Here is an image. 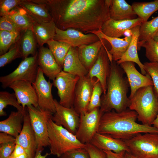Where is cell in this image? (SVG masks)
I'll list each match as a JSON object with an SVG mask.
<instances>
[{
	"instance_id": "cell-1",
	"label": "cell",
	"mask_w": 158,
	"mask_h": 158,
	"mask_svg": "<svg viewBox=\"0 0 158 158\" xmlns=\"http://www.w3.org/2000/svg\"><path fill=\"white\" fill-rule=\"evenodd\" d=\"M48 8L56 27L85 34L101 30L110 19L111 0H39Z\"/></svg>"
},
{
	"instance_id": "cell-2",
	"label": "cell",
	"mask_w": 158,
	"mask_h": 158,
	"mask_svg": "<svg viewBox=\"0 0 158 158\" xmlns=\"http://www.w3.org/2000/svg\"><path fill=\"white\" fill-rule=\"evenodd\" d=\"M137 119L136 112L129 109L119 112L114 110L105 112L101 117L98 133L123 140L139 133H158V129L138 123Z\"/></svg>"
},
{
	"instance_id": "cell-3",
	"label": "cell",
	"mask_w": 158,
	"mask_h": 158,
	"mask_svg": "<svg viewBox=\"0 0 158 158\" xmlns=\"http://www.w3.org/2000/svg\"><path fill=\"white\" fill-rule=\"evenodd\" d=\"M123 70L116 62H111V70L107 79V90L101 97L99 108L101 114L114 110L121 112L128 107L127 96L129 86L127 78L123 77Z\"/></svg>"
},
{
	"instance_id": "cell-4",
	"label": "cell",
	"mask_w": 158,
	"mask_h": 158,
	"mask_svg": "<svg viewBox=\"0 0 158 158\" xmlns=\"http://www.w3.org/2000/svg\"><path fill=\"white\" fill-rule=\"evenodd\" d=\"M128 108L136 112L137 119L142 124L151 126L158 113V98L155 94L153 86L138 90L129 99Z\"/></svg>"
},
{
	"instance_id": "cell-5",
	"label": "cell",
	"mask_w": 158,
	"mask_h": 158,
	"mask_svg": "<svg viewBox=\"0 0 158 158\" xmlns=\"http://www.w3.org/2000/svg\"><path fill=\"white\" fill-rule=\"evenodd\" d=\"M48 127L50 154L59 158L71 150L85 148V144L80 142L75 134L56 124L51 118L48 121Z\"/></svg>"
},
{
	"instance_id": "cell-6",
	"label": "cell",
	"mask_w": 158,
	"mask_h": 158,
	"mask_svg": "<svg viewBox=\"0 0 158 158\" xmlns=\"http://www.w3.org/2000/svg\"><path fill=\"white\" fill-rule=\"evenodd\" d=\"M124 141L135 158H158V133H139Z\"/></svg>"
},
{
	"instance_id": "cell-7",
	"label": "cell",
	"mask_w": 158,
	"mask_h": 158,
	"mask_svg": "<svg viewBox=\"0 0 158 158\" xmlns=\"http://www.w3.org/2000/svg\"><path fill=\"white\" fill-rule=\"evenodd\" d=\"M27 107L35 137L37 150H43L44 147L49 146L48 123L53 113L32 105Z\"/></svg>"
},
{
	"instance_id": "cell-8",
	"label": "cell",
	"mask_w": 158,
	"mask_h": 158,
	"mask_svg": "<svg viewBox=\"0 0 158 158\" xmlns=\"http://www.w3.org/2000/svg\"><path fill=\"white\" fill-rule=\"evenodd\" d=\"M37 56V52L34 56L24 59L13 71L1 76L0 82L2 88L5 89L9 87L12 83L17 80L25 81L31 83L34 82L38 73Z\"/></svg>"
},
{
	"instance_id": "cell-9",
	"label": "cell",
	"mask_w": 158,
	"mask_h": 158,
	"mask_svg": "<svg viewBox=\"0 0 158 158\" xmlns=\"http://www.w3.org/2000/svg\"><path fill=\"white\" fill-rule=\"evenodd\" d=\"M80 78L62 71L53 80L57 90L60 104L65 107H73L75 88Z\"/></svg>"
},
{
	"instance_id": "cell-10",
	"label": "cell",
	"mask_w": 158,
	"mask_h": 158,
	"mask_svg": "<svg viewBox=\"0 0 158 158\" xmlns=\"http://www.w3.org/2000/svg\"><path fill=\"white\" fill-rule=\"evenodd\" d=\"M101 114L99 108L90 112H82L80 114L79 125L75 135L82 143H90L95 134L98 132Z\"/></svg>"
},
{
	"instance_id": "cell-11",
	"label": "cell",
	"mask_w": 158,
	"mask_h": 158,
	"mask_svg": "<svg viewBox=\"0 0 158 158\" xmlns=\"http://www.w3.org/2000/svg\"><path fill=\"white\" fill-rule=\"evenodd\" d=\"M44 73L38 67L36 79L32 83L38 99V107L53 114L56 111L54 99L51 92L53 83L45 79Z\"/></svg>"
},
{
	"instance_id": "cell-12",
	"label": "cell",
	"mask_w": 158,
	"mask_h": 158,
	"mask_svg": "<svg viewBox=\"0 0 158 158\" xmlns=\"http://www.w3.org/2000/svg\"><path fill=\"white\" fill-rule=\"evenodd\" d=\"M56 111L51 119L56 125L61 126L72 133L75 135L80 121V114L73 107L67 108L61 104L54 99Z\"/></svg>"
},
{
	"instance_id": "cell-13",
	"label": "cell",
	"mask_w": 158,
	"mask_h": 158,
	"mask_svg": "<svg viewBox=\"0 0 158 158\" xmlns=\"http://www.w3.org/2000/svg\"><path fill=\"white\" fill-rule=\"evenodd\" d=\"M54 39L67 43L73 47H78L83 45L90 44L100 40L93 33L85 34L73 28L63 30L56 27Z\"/></svg>"
},
{
	"instance_id": "cell-14",
	"label": "cell",
	"mask_w": 158,
	"mask_h": 158,
	"mask_svg": "<svg viewBox=\"0 0 158 158\" xmlns=\"http://www.w3.org/2000/svg\"><path fill=\"white\" fill-rule=\"evenodd\" d=\"M108 51L106 46L103 45L95 63L87 75L91 78L95 77L99 80L102 88L103 95L105 94L107 91V80L111 70V62Z\"/></svg>"
},
{
	"instance_id": "cell-15",
	"label": "cell",
	"mask_w": 158,
	"mask_h": 158,
	"mask_svg": "<svg viewBox=\"0 0 158 158\" xmlns=\"http://www.w3.org/2000/svg\"><path fill=\"white\" fill-rule=\"evenodd\" d=\"M87 75L80 78L77 83L73 107L79 114L87 111L96 80Z\"/></svg>"
},
{
	"instance_id": "cell-16",
	"label": "cell",
	"mask_w": 158,
	"mask_h": 158,
	"mask_svg": "<svg viewBox=\"0 0 158 158\" xmlns=\"http://www.w3.org/2000/svg\"><path fill=\"white\" fill-rule=\"evenodd\" d=\"M119 65L126 73L130 87L129 99L132 98L140 88L150 86H153V83L150 76L147 74L144 75L140 73L135 67L134 63L125 62Z\"/></svg>"
},
{
	"instance_id": "cell-17",
	"label": "cell",
	"mask_w": 158,
	"mask_h": 158,
	"mask_svg": "<svg viewBox=\"0 0 158 158\" xmlns=\"http://www.w3.org/2000/svg\"><path fill=\"white\" fill-rule=\"evenodd\" d=\"M16 138V144L20 145L24 148L28 158H34L36 153L37 147L27 107H25L24 109L22 130Z\"/></svg>"
},
{
	"instance_id": "cell-18",
	"label": "cell",
	"mask_w": 158,
	"mask_h": 158,
	"mask_svg": "<svg viewBox=\"0 0 158 158\" xmlns=\"http://www.w3.org/2000/svg\"><path fill=\"white\" fill-rule=\"evenodd\" d=\"M13 89L18 103L24 109L29 105L38 107V99L32 83L23 80H17L9 86Z\"/></svg>"
},
{
	"instance_id": "cell-19",
	"label": "cell",
	"mask_w": 158,
	"mask_h": 158,
	"mask_svg": "<svg viewBox=\"0 0 158 158\" xmlns=\"http://www.w3.org/2000/svg\"><path fill=\"white\" fill-rule=\"evenodd\" d=\"M141 18L132 20H115L111 19L106 22L101 28L102 32L110 37L119 38L127 30L140 25L143 23Z\"/></svg>"
},
{
	"instance_id": "cell-20",
	"label": "cell",
	"mask_w": 158,
	"mask_h": 158,
	"mask_svg": "<svg viewBox=\"0 0 158 158\" xmlns=\"http://www.w3.org/2000/svg\"><path fill=\"white\" fill-rule=\"evenodd\" d=\"M37 63L44 74L53 80L62 71L49 48L43 46L38 53Z\"/></svg>"
},
{
	"instance_id": "cell-21",
	"label": "cell",
	"mask_w": 158,
	"mask_h": 158,
	"mask_svg": "<svg viewBox=\"0 0 158 158\" xmlns=\"http://www.w3.org/2000/svg\"><path fill=\"white\" fill-rule=\"evenodd\" d=\"M89 33L95 34L100 39L105 40L110 44L111 48L108 50V54L111 62L112 61L116 62L120 59L127 50L132 38V35L123 38L109 37L105 35L101 30Z\"/></svg>"
},
{
	"instance_id": "cell-22",
	"label": "cell",
	"mask_w": 158,
	"mask_h": 158,
	"mask_svg": "<svg viewBox=\"0 0 158 158\" xmlns=\"http://www.w3.org/2000/svg\"><path fill=\"white\" fill-rule=\"evenodd\" d=\"M90 143L103 151H110L117 153L123 151L130 152L123 140L98 132L95 134Z\"/></svg>"
},
{
	"instance_id": "cell-23",
	"label": "cell",
	"mask_w": 158,
	"mask_h": 158,
	"mask_svg": "<svg viewBox=\"0 0 158 158\" xmlns=\"http://www.w3.org/2000/svg\"><path fill=\"white\" fill-rule=\"evenodd\" d=\"M18 6L25 10L33 22L42 23L53 20L47 7L38 0H22Z\"/></svg>"
},
{
	"instance_id": "cell-24",
	"label": "cell",
	"mask_w": 158,
	"mask_h": 158,
	"mask_svg": "<svg viewBox=\"0 0 158 158\" xmlns=\"http://www.w3.org/2000/svg\"><path fill=\"white\" fill-rule=\"evenodd\" d=\"M63 69L64 72L80 78L87 75L89 72L79 58L78 47L70 48L64 58Z\"/></svg>"
},
{
	"instance_id": "cell-25",
	"label": "cell",
	"mask_w": 158,
	"mask_h": 158,
	"mask_svg": "<svg viewBox=\"0 0 158 158\" xmlns=\"http://www.w3.org/2000/svg\"><path fill=\"white\" fill-rule=\"evenodd\" d=\"M140 25L135 26L130 29L132 33V38L129 46L124 54L116 62L118 65L127 61L135 63L140 68L142 74L146 75L147 74L144 70L143 64L140 61L137 51Z\"/></svg>"
},
{
	"instance_id": "cell-26",
	"label": "cell",
	"mask_w": 158,
	"mask_h": 158,
	"mask_svg": "<svg viewBox=\"0 0 158 158\" xmlns=\"http://www.w3.org/2000/svg\"><path fill=\"white\" fill-rule=\"evenodd\" d=\"M103 39L78 48L79 56L82 63L89 71L95 63L102 47L104 45Z\"/></svg>"
},
{
	"instance_id": "cell-27",
	"label": "cell",
	"mask_w": 158,
	"mask_h": 158,
	"mask_svg": "<svg viewBox=\"0 0 158 158\" xmlns=\"http://www.w3.org/2000/svg\"><path fill=\"white\" fill-rule=\"evenodd\" d=\"M110 19L115 20H132L137 18L132 5L125 0H111Z\"/></svg>"
},
{
	"instance_id": "cell-28",
	"label": "cell",
	"mask_w": 158,
	"mask_h": 158,
	"mask_svg": "<svg viewBox=\"0 0 158 158\" xmlns=\"http://www.w3.org/2000/svg\"><path fill=\"white\" fill-rule=\"evenodd\" d=\"M24 113L18 110L17 111H11L8 118L0 121V132L6 133L16 138L22 129Z\"/></svg>"
},
{
	"instance_id": "cell-29",
	"label": "cell",
	"mask_w": 158,
	"mask_h": 158,
	"mask_svg": "<svg viewBox=\"0 0 158 158\" xmlns=\"http://www.w3.org/2000/svg\"><path fill=\"white\" fill-rule=\"evenodd\" d=\"M56 27L53 20L42 23L33 22L32 31L36 40L40 47L54 39L56 33Z\"/></svg>"
},
{
	"instance_id": "cell-30",
	"label": "cell",
	"mask_w": 158,
	"mask_h": 158,
	"mask_svg": "<svg viewBox=\"0 0 158 158\" xmlns=\"http://www.w3.org/2000/svg\"><path fill=\"white\" fill-rule=\"evenodd\" d=\"M6 17L13 22L22 32L30 30H32L33 21L25 10L18 6L6 15Z\"/></svg>"
},
{
	"instance_id": "cell-31",
	"label": "cell",
	"mask_w": 158,
	"mask_h": 158,
	"mask_svg": "<svg viewBox=\"0 0 158 158\" xmlns=\"http://www.w3.org/2000/svg\"><path fill=\"white\" fill-rule=\"evenodd\" d=\"M22 32L16 42L21 51L23 58L24 59L30 54L33 56L37 53L36 52V40L32 30H28Z\"/></svg>"
},
{
	"instance_id": "cell-32",
	"label": "cell",
	"mask_w": 158,
	"mask_h": 158,
	"mask_svg": "<svg viewBox=\"0 0 158 158\" xmlns=\"http://www.w3.org/2000/svg\"><path fill=\"white\" fill-rule=\"evenodd\" d=\"M132 6L136 15L142 19L143 23L158 10V0L150 2H134Z\"/></svg>"
},
{
	"instance_id": "cell-33",
	"label": "cell",
	"mask_w": 158,
	"mask_h": 158,
	"mask_svg": "<svg viewBox=\"0 0 158 158\" xmlns=\"http://www.w3.org/2000/svg\"><path fill=\"white\" fill-rule=\"evenodd\" d=\"M47 44L58 64L63 69L64 58L71 46L67 43L54 39L49 41Z\"/></svg>"
},
{
	"instance_id": "cell-34",
	"label": "cell",
	"mask_w": 158,
	"mask_h": 158,
	"mask_svg": "<svg viewBox=\"0 0 158 158\" xmlns=\"http://www.w3.org/2000/svg\"><path fill=\"white\" fill-rule=\"evenodd\" d=\"M158 31V16L141 24L140 27L138 43L153 39Z\"/></svg>"
},
{
	"instance_id": "cell-35",
	"label": "cell",
	"mask_w": 158,
	"mask_h": 158,
	"mask_svg": "<svg viewBox=\"0 0 158 158\" xmlns=\"http://www.w3.org/2000/svg\"><path fill=\"white\" fill-rule=\"evenodd\" d=\"M8 105L13 106L18 111L24 113V109L18 102L14 92L10 93L7 91L0 92V116L7 115L4 109Z\"/></svg>"
},
{
	"instance_id": "cell-36",
	"label": "cell",
	"mask_w": 158,
	"mask_h": 158,
	"mask_svg": "<svg viewBox=\"0 0 158 158\" xmlns=\"http://www.w3.org/2000/svg\"><path fill=\"white\" fill-rule=\"evenodd\" d=\"M20 33L0 31V54L6 53L11 46L17 41Z\"/></svg>"
},
{
	"instance_id": "cell-37",
	"label": "cell",
	"mask_w": 158,
	"mask_h": 158,
	"mask_svg": "<svg viewBox=\"0 0 158 158\" xmlns=\"http://www.w3.org/2000/svg\"><path fill=\"white\" fill-rule=\"evenodd\" d=\"M144 47L145 56L150 62L158 63V44L153 39L138 43V47Z\"/></svg>"
},
{
	"instance_id": "cell-38",
	"label": "cell",
	"mask_w": 158,
	"mask_h": 158,
	"mask_svg": "<svg viewBox=\"0 0 158 158\" xmlns=\"http://www.w3.org/2000/svg\"><path fill=\"white\" fill-rule=\"evenodd\" d=\"M23 58L21 51L16 42L6 53L0 56V67L2 68L14 59Z\"/></svg>"
},
{
	"instance_id": "cell-39",
	"label": "cell",
	"mask_w": 158,
	"mask_h": 158,
	"mask_svg": "<svg viewBox=\"0 0 158 158\" xmlns=\"http://www.w3.org/2000/svg\"><path fill=\"white\" fill-rule=\"evenodd\" d=\"M103 93L102 88L99 80L97 79L94 85L92 94L87 111L89 112L101 105V95Z\"/></svg>"
},
{
	"instance_id": "cell-40",
	"label": "cell",
	"mask_w": 158,
	"mask_h": 158,
	"mask_svg": "<svg viewBox=\"0 0 158 158\" xmlns=\"http://www.w3.org/2000/svg\"><path fill=\"white\" fill-rule=\"evenodd\" d=\"M143 65L144 70L152 81L154 91L158 98V63L145 62Z\"/></svg>"
},
{
	"instance_id": "cell-41",
	"label": "cell",
	"mask_w": 158,
	"mask_h": 158,
	"mask_svg": "<svg viewBox=\"0 0 158 158\" xmlns=\"http://www.w3.org/2000/svg\"><path fill=\"white\" fill-rule=\"evenodd\" d=\"M22 0H2L0 1V14L3 16L18 6Z\"/></svg>"
},
{
	"instance_id": "cell-42",
	"label": "cell",
	"mask_w": 158,
	"mask_h": 158,
	"mask_svg": "<svg viewBox=\"0 0 158 158\" xmlns=\"http://www.w3.org/2000/svg\"><path fill=\"white\" fill-rule=\"evenodd\" d=\"M59 158H90L88 152L85 148L74 149L62 155Z\"/></svg>"
},
{
	"instance_id": "cell-43",
	"label": "cell",
	"mask_w": 158,
	"mask_h": 158,
	"mask_svg": "<svg viewBox=\"0 0 158 158\" xmlns=\"http://www.w3.org/2000/svg\"><path fill=\"white\" fill-rule=\"evenodd\" d=\"M4 30L10 32H21L15 24L8 18L1 16L0 18V31Z\"/></svg>"
},
{
	"instance_id": "cell-44",
	"label": "cell",
	"mask_w": 158,
	"mask_h": 158,
	"mask_svg": "<svg viewBox=\"0 0 158 158\" xmlns=\"http://www.w3.org/2000/svg\"><path fill=\"white\" fill-rule=\"evenodd\" d=\"M85 148L87 151L90 158H108L103 150L95 146L90 143L85 144Z\"/></svg>"
},
{
	"instance_id": "cell-45",
	"label": "cell",
	"mask_w": 158,
	"mask_h": 158,
	"mask_svg": "<svg viewBox=\"0 0 158 158\" xmlns=\"http://www.w3.org/2000/svg\"><path fill=\"white\" fill-rule=\"evenodd\" d=\"M16 145V142H10L0 145V158H10Z\"/></svg>"
},
{
	"instance_id": "cell-46",
	"label": "cell",
	"mask_w": 158,
	"mask_h": 158,
	"mask_svg": "<svg viewBox=\"0 0 158 158\" xmlns=\"http://www.w3.org/2000/svg\"><path fill=\"white\" fill-rule=\"evenodd\" d=\"M16 138L13 136L3 132L0 133V145L10 142H16Z\"/></svg>"
},
{
	"instance_id": "cell-47",
	"label": "cell",
	"mask_w": 158,
	"mask_h": 158,
	"mask_svg": "<svg viewBox=\"0 0 158 158\" xmlns=\"http://www.w3.org/2000/svg\"><path fill=\"white\" fill-rule=\"evenodd\" d=\"M26 153L24 148L20 145L16 144L14 149L10 158H13Z\"/></svg>"
},
{
	"instance_id": "cell-48",
	"label": "cell",
	"mask_w": 158,
	"mask_h": 158,
	"mask_svg": "<svg viewBox=\"0 0 158 158\" xmlns=\"http://www.w3.org/2000/svg\"><path fill=\"white\" fill-rule=\"evenodd\" d=\"M106 154L108 158H124L125 151L117 153L110 151H104Z\"/></svg>"
},
{
	"instance_id": "cell-49",
	"label": "cell",
	"mask_w": 158,
	"mask_h": 158,
	"mask_svg": "<svg viewBox=\"0 0 158 158\" xmlns=\"http://www.w3.org/2000/svg\"><path fill=\"white\" fill-rule=\"evenodd\" d=\"M42 150H37L35 155L34 158H47L48 155L50 154V153H46L45 155H42Z\"/></svg>"
},
{
	"instance_id": "cell-50",
	"label": "cell",
	"mask_w": 158,
	"mask_h": 158,
	"mask_svg": "<svg viewBox=\"0 0 158 158\" xmlns=\"http://www.w3.org/2000/svg\"><path fill=\"white\" fill-rule=\"evenodd\" d=\"M152 125L154 127L158 129V113L156 118L152 123Z\"/></svg>"
},
{
	"instance_id": "cell-51",
	"label": "cell",
	"mask_w": 158,
	"mask_h": 158,
	"mask_svg": "<svg viewBox=\"0 0 158 158\" xmlns=\"http://www.w3.org/2000/svg\"><path fill=\"white\" fill-rule=\"evenodd\" d=\"M124 158H135L130 152H125Z\"/></svg>"
},
{
	"instance_id": "cell-52",
	"label": "cell",
	"mask_w": 158,
	"mask_h": 158,
	"mask_svg": "<svg viewBox=\"0 0 158 158\" xmlns=\"http://www.w3.org/2000/svg\"><path fill=\"white\" fill-rule=\"evenodd\" d=\"M13 158H28V156L26 153Z\"/></svg>"
},
{
	"instance_id": "cell-53",
	"label": "cell",
	"mask_w": 158,
	"mask_h": 158,
	"mask_svg": "<svg viewBox=\"0 0 158 158\" xmlns=\"http://www.w3.org/2000/svg\"><path fill=\"white\" fill-rule=\"evenodd\" d=\"M153 39L158 44V31L154 35L153 38Z\"/></svg>"
},
{
	"instance_id": "cell-54",
	"label": "cell",
	"mask_w": 158,
	"mask_h": 158,
	"mask_svg": "<svg viewBox=\"0 0 158 158\" xmlns=\"http://www.w3.org/2000/svg\"></svg>"
}]
</instances>
